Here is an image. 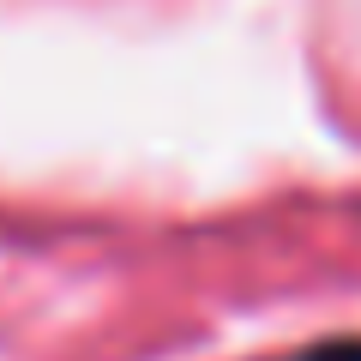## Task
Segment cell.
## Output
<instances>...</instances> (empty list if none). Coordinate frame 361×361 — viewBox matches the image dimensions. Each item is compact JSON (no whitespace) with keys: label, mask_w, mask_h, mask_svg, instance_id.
<instances>
[{"label":"cell","mask_w":361,"mask_h":361,"mask_svg":"<svg viewBox=\"0 0 361 361\" xmlns=\"http://www.w3.org/2000/svg\"><path fill=\"white\" fill-rule=\"evenodd\" d=\"M307 361H361V343H325L319 355H307Z\"/></svg>","instance_id":"6da1fadb"}]
</instances>
